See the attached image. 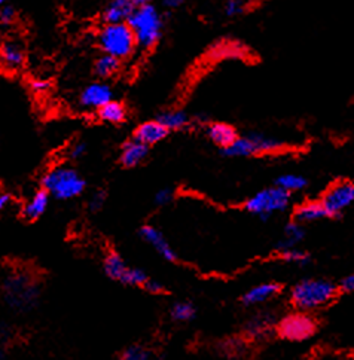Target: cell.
<instances>
[{"instance_id": "obj_41", "label": "cell", "mask_w": 354, "mask_h": 360, "mask_svg": "<svg viewBox=\"0 0 354 360\" xmlns=\"http://www.w3.org/2000/svg\"><path fill=\"white\" fill-rule=\"evenodd\" d=\"M152 0H129V3H131L134 8H139V6H144V5H149Z\"/></svg>"}, {"instance_id": "obj_2", "label": "cell", "mask_w": 354, "mask_h": 360, "mask_svg": "<svg viewBox=\"0 0 354 360\" xmlns=\"http://www.w3.org/2000/svg\"><path fill=\"white\" fill-rule=\"evenodd\" d=\"M42 186L43 191H47L48 195H53L57 200H71L84 192L85 180L76 170L66 166H57L47 171L42 179Z\"/></svg>"}, {"instance_id": "obj_33", "label": "cell", "mask_w": 354, "mask_h": 360, "mask_svg": "<svg viewBox=\"0 0 354 360\" xmlns=\"http://www.w3.org/2000/svg\"><path fill=\"white\" fill-rule=\"evenodd\" d=\"M173 196H175L173 190L166 188V190H161L157 192V195H155V203H157L158 205H167L173 201Z\"/></svg>"}, {"instance_id": "obj_42", "label": "cell", "mask_w": 354, "mask_h": 360, "mask_svg": "<svg viewBox=\"0 0 354 360\" xmlns=\"http://www.w3.org/2000/svg\"><path fill=\"white\" fill-rule=\"evenodd\" d=\"M6 2H8V0H0V6H3V5H6Z\"/></svg>"}, {"instance_id": "obj_7", "label": "cell", "mask_w": 354, "mask_h": 360, "mask_svg": "<svg viewBox=\"0 0 354 360\" xmlns=\"http://www.w3.org/2000/svg\"><path fill=\"white\" fill-rule=\"evenodd\" d=\"M354 200V185L351 182H338L326 191L322 198V205L327 216H338L349 209Z\"/></svg>"}, {"instance_id": "obj_17", "label": "cell", "mask_w": 354, "mask_h": 360, "mask_svg": "<svg viewBox=\"0 0 354 360\" xmlns=\"http://www.w3.org/2000/svg\"><path fill=\"white\" fill-rule=\"evenodd\" d=\"M279 286L274 285V283H262V285H257L252 287L249 292L244 295L243 301L247 305H257L264 304L266 301H270L273 296L277 295Z\"/></svg>"}, {"instance_id": "obj_34", "label": "cell", "mask_w": 354, "mask_h": 360, "mask_svg": "<svg viewBox=\"0 0 354 360\" xmlns=\"http://www.w3.org/2000/svg\"><path fill=\"white\" fill-rule=\"evenodd\" d=\"M86 152V144L79 142V143H75L72 144V148L68 149V157H71L72 159H79L85 155Z\"/></svg>"}, {"instance_id": "obj_4", "label": "cell", "mask_w": 354, "mask_h": 360, "mask_svg": "<svg viewBox=\"0 0 354 360\" xmlns=\"http://www.w3.org/2000/svg\"><path fill=\"white\" fill-rule=\"evenodd\" d=\"M336 287L327 280L299 281L292 290V301L299 310L312 311L329 304L335 298Z\"/></svg>"}, {"instance_id": "obj_30", "label": "cell", "mask_w": 354, "mask_h": 360, "mask_svg": "<svg viewBox=\"0 0 354 360\" xmlns=\"http://www.w3.org/2000/svg\"><path fill=\"white\" fill-rule=\"evenodd\" d=\"M281 255H283V259L290 262V263L305 265L309 261V256L307 253H304L302 250H298V248H295V247L288 248V250H283Z\"/></svg>"}, {"instance_id": "obj_37", "label": "cell", "mask_w": 354, "mask_h": 360, "mask_svg": "<svg viewBox=\"0 0 354 360\" xmlns=\"http://www.w3.org/2000/svg\"><path fill=\"white\" fill-rule=\"evenodd\" d=\"M340 289L342 292H353L354 289V277L353 276H347L345 279H342V281L340 283Z\"/></svg>"}, {"instance_id": "obj_26", "label": "cell", "mask_w": 354, "mask_h": 360, "mask_svg": "<svg viewBox=\"0 0 354 360\" xmlns=\"http://www.w3.org/2000/svg\"><path fill=\"white\" fill-rule=\"evenodd\" d=\"M307 180L298 175H284L277 179V186L286 192H296L305 188Z\"/></svg>"}, {"instance_id": "obj_15", "label": "cell", "mask_w": 354, "mask_h": 360, "mask_svg": "<svg viewBox=\"0 0 354 360\" xmlns=\"http://www.w3.org/2000/svg\"><path fill=\"white\" fill-rule=\"evenodd\" d=\"M49 204V195L47 191H38L36 194H33L27 203L24 204L23 207V216L29 220H34L40 218L43 213L47 211Z\"/></svg>"}, {"instance_id": "obj_12", "label": "cell", "mask_w": 354, "mask_h": 360, "mask_svg": "<svg viewBox=\"0 0 354 360\" xmlns=\"http://www.w3.org/2000/svg\"><path fill=\"white\" fill-rule=\"evenodd\" d=\"M140 235L146 243H149L155 250H157L166 261H175L176 253L173 250L171 246L167 243V240L160 233L157 228L153 227H143L140 231Z\"/></svg>"}, {"instance_id": "obj_23", "label": "cell", "mask_w": 354, "mask_h": 360, "mask_svg": "<svg viewBox=\"0 0 354 360\" xmlns=\"http://www.w3.org/2000/svg\"><path fill=\"white\" fill-rule=\"evenodd\" d=\"M273 322L274 320L270 314H259V316L253 317V319L247 323L246 331L250 337L261 338V337L268 333V331L273 326Z\"/></svg>"}, {"instance_id": "obj_31", "label": "cell", "mask_w": 354, "mask_h": 360, "mask_svg": "<svg viewBox=\"0 0 354 360\" xmlns=\"http://www.w3.org/2000/svg\"><path fill=\"white\" fill-rule=\"evenodd\" d=\"M15 21V10L10 5L0 6V24L11 25Z\"/></svg>"}, {"instance_id": "obj_24", "label": "cell", "mask_w": 354, "mask_h": 360, "mask_svg": "<svg viewBox=\"0 0 354 360\" xmlns=\"http://www.w3.org/2000/svg\"><path fill=\"white\" fill-rule=\"evenodd\" d=\"M157 121L170 131V130H179V128L185 127L189 119L188 115L182 112V110H167V112H162L158 116Z\"/></svg>"}, {"instance_id": "obj_5", "label": "cell", "mask_w": 354, "mask_h": 360, "mask_svg": "<svg viewBox=\"0 0 354 360\" xmlns=\"http://www.w3.org/2000/svg\"><path fill=\"white\" fill-rule=\"evenodd\" d=\"M283 148V143L274 137L264 134H250L246 137H237L227 149H223L228 157H252L256 153H268Z\"/></svg>"}, {"instance_id": "obj_3", "label": "cell", "mask_w": 354, "mask_h": 360, "mask_svg": "<svg viewBox=\"0 0 354 360\" xmlns=\"http://www.w3.org/2000/svg\"><path fill=\"white\" fill-rule=\"evenodd\" d=\"M99 45L103 53L118 60H127L137 48L133 30L127 23L106 24L99 33Z\"/></svg>"}, {"instance_id": "obj_27", "label": "cell", "mask_w": 354, "mask_h": 360, "mask_svg": "<svg viewBox=\"0 0 354 360\" xmlns=\"http://www.w3.org/2000/svg\"><path fill=\"white\" fill-rule=\"evenodd\" d=\"M195 314V308L189 303H177L171 308L173 319L177 322H188L191 320Z\"/></svg>"}, {"instance_id": "obj_16", "label": "cell", "mask_w": 354, "mask_h": 360, "mask_svg": "<svg viewBox=\"0 0 354 360\" xmlns=\"http://www.w3.org/2000/svg\"><path fill=\"white\" fill-rule=\"evenodd\" d=\"M209 137L213 143L218 144V146L227 149L231 143H234L237 139V131L234 127H231L228 124L223 123H216L209 127Z\"/></svg>"}, {"instance_id": "obj_11", "label": "cell", "mask_w": 354, "mask_h": 360, "mask_svg": "<svg viewBox=\"0 0 354 360\" xmlns=\"http://www.w3.org/2000/svg\"><path fill=\"white\" fill-rule=\"evenodd\" d=\"M110 100H114V91H112L108 83L103 82H94L88 85V87L81 92L79 97V103L85 109L94 110H99Z\"/></svg>"}, {"instance_id": "obj_36", "label": "cell", "mask_w": 354, "mask_h": 360, "mask_svg": "<svg viewBox=\"0 0 354 360\" xmlns=\"http://www.w3.org/2000/svg\"><path fill=\"white\" fill-rule=\"evenodd\" d=\"M30 87L31 90L36 92V94H43V92H47L51 87V83L45 79H34L30 82Z\"/></svg>"}, {"instance_id": "obj_32", "label": "cell", "mask_w": 354, "mask_h": 360, "mask_svg": "<svg viewBox=\"0 0 354 360\" xmlns=\"http://www.w3.org/2000/svg\"><path fill=\"white\" fill-rule=\"evenodd\" d=\"M243 11H244L243 0H228L225 5V12L229 16L240 15V14H243Z\"/></svg>"}, {"instance_id": "obj_21", "label": "cell", "mask_w": 354, "mask_h": 360, "mask_svg": "<svg viewBox=\"0 0 354 360\" xmlns=\"http://www.w3.org/2000/svg\"><path fill=\"white\" fill-rule=\"evenodd\" d=\"M119 68H121V60L108 54L97 58L96 64H94V72H96V75L103 79L115 76L119 72Z\"/></svg>"}, {"instance_id": "obj_25", "label": "cell", "mask_w": 354, "mask_h": 360, "mask_svg": "<svg viewBox=\"0 0 354 360\" xmlns=\"http://www.w3.org/2000/svg\"><path fill=\"white\" fill-rule=\"evenodd\" d=\"M127 268H128V265L124 262V259L121 258L118 253H110L105 261V271L108 276L114 280L121 281Z\"/></svg>"}, {"instance_id": "obj_14", "label": "cell", "mask_w": 354, "mask_h": 360, "mask_svg": "<svg viewBox=\"0 0 354 360\" xmlns=\"http://www.w3.org/2000/svg\"><path fill=\"white\" fill-rule=\"evenodd\" d=\"M134 10L129 0H110L105 10V21L108 24L127 23Z\"/></svg>"}, {"instance_id": "obj_35", "label": "cell", "mask_w": 354, "mask_h": 360, "mask_svg": "<svg viewBox=\"0 0 354 360\" xmlns=\"http://www.w3.org/2000/svg\"><path fill=\"white\" fill-rule=\"evenodd\" d=\"M105 200H106V196L103 192H96L92 196H91V200H90V209L92 211H99L101 207H103V204H105Z\"/></svg>"}, {"instance_id": "obj_29", "label": "cell", "mask_w": 354, "mask_h": 360, "mask_svg": "<svg viewBox=\"0 0 354 360\" xmlns=\"http://www.w3.org/2000/svg\"><path fill=\"white\" fill-rule=\"evenodd\" d=\"M119 360H152V356L144 347L133 346L124 351Z\"/></svg>"}, {"instance_id": "obj_6", "label": "cell", "mask_w": 354, "mask_h": 360, "mask_svg": "<svg viewBox=\"0 0 354 360\" xmlns=\"http://www.w3.org/2000/svg\"><path fill=\"white\" fill-rule=\"evenodd\" d=\"M289 201H290V194L281 190V188L275 186L253 195L252 198L246 203V209L250 213L257 214V216L268 218L270 214L275 211L286 210Z\"/></svg>"}, {"instance_id": "obj_40", "label": "cell", "mask_w": 354, "mask_h": 360, "mask_svg": "<svg viewBox=\"0 0 354 360\" xmlns=\"http://www.w3.org/2000/svg\"><path fill=\"white\" fill-rule=\"evenodd\" d=\"M185 2V0H162V3L168 8H177Z\"/></svg>"}, {"instance_id": "obj_19", "label": "cell", "mask_w": 354, "mask_h": 360, "mask_svg": "<svg viewBox=\"0 0 354 360\" xmlns=\"http://www.w3.org/2000/svg\"><path fill=\"white\" fill-rule=\"evenodd\" d=\"M97 115L101 119L103 123H109V124H121L125 121L127 118V110L124 105H121L119 101L110 100L106 103L105 106H101L97 110Z\"/></svg>"}, {"instance_id": "obj_9", "label": "cell", "mask_w": 354, "mask_h": 360, "mask_svg": "<svg viewBox=\"0 0 354 360\" xmlns=\"http://www.w3.org/2000/svg\"><path fill=\"white\" fill-rule=\"evenodd\" d=\"M6 296L11 305L18 308H27L36 303L38 289L25 277L10 279L6 285Z\"/></svg>"}, {"instance_id": "obj_22", "label": "cell", "mask_w": 354, "mask_h": 360, "mask_svg": "<svg viewBox=\"0 0 354 360\" xmlns=\"http://www.w3.org/2000/svg\"><path fill=\"white\" fill-rule=\"evenodd\" d=\"M305 233H304V228L301 227L299 222H292L284 229V235L280 240V243L277 244V247L280 250H288V248L295 247L298 243L302 242V238H304Z\"/></svg>"}, {"instance_id": "obj_10", "label": "cell", "mask_w": 354, "mask_h": 360, "mask_svg": "<svg viewBox=\"0 0 354 360\" xmlns=\"http://www.w3.org/2000/svg\"><path fill=\"white\" fill-rule=\"evenodd\" d=\"M25 63L24 47L18 39L0 40V68L6 73H18Z\"/></svg>"}, {"instance_id": "obj_38", "label": "cell", "mask_w": 354, "mask_h": 360, "mask_svg": "<svg viewBox=\"0 0 354 360\" xmlns=\"http://www.w3.org/2000/svg\"><path fill=\"white\" fill-rule=\"evenodd\" d=\"M143 285H144V287L146 289H148L149 290V292H152V294H158V292H161V290H162V285H161V283L160 281H155V280H146L144 283H143Z\"/></svg>"}, {"instance_id": "obj_18", "label": "cell", "mask_w": 354, "mask_h": 360, "mask_svg": "<svg viewBox=\"0 0 354 360\" xmlns=\"http://www.w3.org/2000/svg\"><path fill=\"white\" fill-rule=\"evenodd\" d=\"M146 157H148V146L134 139L128 142L124 146L123 155H121V162H123L125 167H134L139 166Z\"/></svg>"}, {"instance_id": "obj_28", "label": "cell", "mask_w": 354, "mask_h": 360, "mask_svg": "<svg viewBox=\"0 0 354 360\" xmlns=\"http://www.w3.org/2000/svg\"><path fill=\"white\" fill-rule=\"evenodd\" d=\"M146 280H148V277H146L144 271L139 268L128 267L124 272L123 279H121V283H125V285H129V286H140Z\"/></svg>"}, {"instance_id": "obj_39", "label": "cell", "mask_w": 354, "mask_h": 360, "mask_svg": "<svg viewBox=\"0 0 354 360\" xmlns=\"http://www.w3.org/2000/svg\"><path fill=\"white\" fill-rule=\"evenodd\" d=\"M11 203V196L6 192H0V213H2Z\"/></svg>"}, {"instance_id": "obj_13", "label": "cell", "mask_w": 354, "mask_h": 360, "mask_svg": "<svg viewBox=\"0 0 354 360\" xmlns=\"http://www.w3.org/2000/svg\"><path fill=\"white\" fill-rule=\"evenodd\" d=\"M168 134V130L158 121H149L142 124L134 133V139L149 146V144L160 143Z\"/></svg>"}, {"instance_id": "obj_8", "label": "cell", "mask_w": 354, "mask_h": 360, "mask_svg": "<svg viewBox=\"0 0 354 360\" xmlns=\"http://www.w3.org/2000/svg\"><path fill=\"white\" fill-rule=\"evenodd\" d=\"M316 331V323L307 314H290L286 316L279 324V333L290 341H304L313 337Z\"/></svg>"}, {"instance_id": "obj_1", "label": "cell", "mask_w": 354, "mask_h": 360, "mask_svg": "<svg viewBox=\"0 0 354 360\" xmlns=\"http://www.w3.org/2000/svg\"><path fill=\"white\" fill-rule=\"evenodd\" d=\"M129 29L133 30L137 47L151 49L158 44L162 31L161 14L155 6L144 5L134 8L127 20Z\"/></svg>"}, {"instance_id": "obj_20", "label": "cell", "mask_w": 354, "mask_h": 360, "mask_svg": "<svg viewBox=\"0 0 354 360\" xmlns=\"http://www.w3.org/2000/svg\"><path fill=\"white\" fill-rule=\"evenodd\" d=\"M295 216L299 224H308V222L318 220L327 216V214L320 201H308L299 205L295 211Z\"/></svg>"}]
</instances>
